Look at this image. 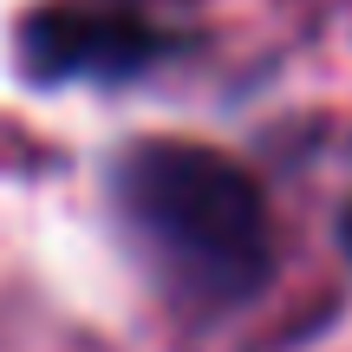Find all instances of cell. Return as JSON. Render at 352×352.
I'll return each mask as SVG.
<instances>
[{"label": "cell", "mask_w": 352, "mask_h": 352, "mask_svg": "<svg viewBox=\"0 0 352 352\" xmlns=\"http://www.w3.org/2000/svg\"><path fill=\"white\" fill-rule=\"evenodd\" d=\"M118 209L164 280L202 307H235L274 267L267 196L235 157L202 144H138L118 164Z\"/></svg>", "instance_id": "obj_1"}, {"label": "cell", "mask_w": 352, "mask_h": 352, "mask_svg": "<svg viewBox=\"0 0 352 352\" xmlns=\"http://www.w3.org/2000/svg\"><path fill=\"white\" fill-rule=\"evenodd\" d=\"M157 59H164V33L111 7H39L20 26V65L39 85L131 78Z\"/></svg>", "instance_id": "obj_2"}, {"label": "cell", "mask_w": 352, "mask_h": 352, "mask_svg": "<svg viewBox=\"0 0 352 352\" xmlns=\"http://www.w3.org/2000/svg\"><path fill=\"white\" fill-rule=\"evenodd\" d=\"M346 248H352V209H346Z\"/></svg>", "instance_id": "obj_3"}]
</instances>
